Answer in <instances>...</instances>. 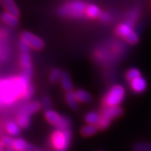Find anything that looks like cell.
<instances>
[{
  "label": "cell",
  "instance_id": "9",
  "mask_svg": "<svg viewBox=\"0 0 151 151\" xmlns=\"http://www.w3.org/2000/svg\"><path fill=\"white\" fill-rule=\"evenodd\" d=\"M40 109H41V104L39 102H30V103H28V104L24 106L23 108L21 110V113H26L27 115L31 116L39 111Z\"/></svg>",
  "mask_w": 151,
  "mask_h": 151
},
{
  "label": "cell",
  "instance_id": "18",
  "mask_svg": "<svg viewBox=\"0 0 151 151\" xmlns=\"http://www.w3.org/2000/svg\"><path fill=\"white\" fill-rule=\"evenodd\" d=\"M76 96L77 98V100L80 103L87 104L92 100V96L90 93L83 90H78L75 91Z\"/></svg>",
  "mask_w": 151,
  "mask_h": 151
},
{
  "label": "cell",
  "instance_id": "20",
  "mask_svg": "<svg viewBox=\"0 0 151 151\" xmlns=\"http://www.w3.org/2000/svg\"><path fill=\"white\" fill-rule=\"evenodd\" d=\"M98 128L97 125H90V124H87V125L83 127L80 130V133L83 137H90V136H93L94 134L97 133Z\"/></svg>",
  "mask_w": 151,
  "mask_h": 151
},
{
  "label": "cell",
  "instance_id": "32",
  "mask_svg": "<svg viewBox=\"0 0 151 151\" xmlns=\"http://www.w3.org/2000/svg\"><path fill=\"white\" fill-rule=\"evenodd\" d=\"M138 16H139V12H137V10H136V9L132 10V11H130V12H129V18H128L127 21H129V22H132V23L134 24V22H135V21L137 20Z\"/></svg>",
  "mask_w": 151,
  "mask_h": 151
},
{
  "label": "cell",
  "instance_id": "10",
  "mask_svg": "<svg viewBox=\"0 0 151 151\" xmlns=\"http://www.w3.org/2000/svg\"><path fill=\"white\" fill-rule=\"evenodd\" d=\"M1 19L5 24L11 26V27H16L19 24V17L9 13L7 12H2L1 15Z\"/></svg>",
  "mask_w": 151,
  "mask_h": 151
},
{
  "label": "cell",
  "instance_id": "5",
  "mask_svg": "<svg viewBox=\"0 0 151 151\" xmlns=\"http://www.w3.org/2000/svg\"><path fill=\"white\" fill-rule=\"evenodd\" d=\"M21 41L26 42L31 49L41 50L44 47V42L41 38L28 31H24L21 34Z\"/></svg>",
  "mask_w": 151,
  "mask_h": 151
},
{
  "label": "cell",
  "instance_id": "8",
  "mask_svg": "<svg viewBox=\"0 0 151 151\" xmlns=\"http://www.w3.org/2000/svg\"><path fill=\"white\" fill-rule=\"evenodd\" d=\"M147 86V81L143 76H139V78H137L130 83V87H131L132 90L137 93H141L145 91Z\"/></svg>",
  "mask_w": 151,
  "mask_h": 151
},
{
  "label": "cell",
  "instance_id": "35",
  "mask_svg": "<svg viewBox=\"0 0 151 151\" xmlns=\"http://www.w3.org/2000/svg\"><path fill=\"white\" fill-rule=\"evenodd\" d=\"M25 151H36V147L34 145H32V144H31V143H28L27 147H26V149Z\"/></svg>",
  "mask_w": 151,
  "mask_h": 151
},
{
  "label": "cell",
  "instance_id": "4",
  "mask_svg": "<svg viewBox=\"0 0 151 151\" xmlns=\"http://www.w3.org/2000/svg\"><path fill=\"white\" fill-rule=\"evenodd\" d=\"M125 97V89L121 85H114L104 96V106H118Z\"/></svg>",
  "mask_w": 151,
  "mask_h": 151
},
{
  "label": "cell",
  "instance_id": "6",
  "mask_svg": "<svg viewBox=\"0 0 151 151\" xmlns=\"http://www.w3.org/2000/svg\"><path fill=\"white\" fill-rule=\"evenodd\" d=\"M123 113V109L119 106H104L100 113V116L112 121L113 119L120 116Z\"/></svg>",
  "mask_w": 151,
  "mask_h": 151
},
{
  "label": "cell",
  "instance_id": "14",
  "mask_svg": "<svg viewBox=\"0 0 151 151\" xmlns=\"http://www.w3.org/2000/svg\"><path fill=\"white\" fill-rule=\"evenodd\" d=\"M65 99H66V104L70 106V109H72L73 110H76V109H78V106H79L78 103H79V101H78L77 98L76 96L75 92H66V96H65Z\"/></svg>",
  "mask_w": 151,
  "mask_h": 151
},
{
  "label": "cell",
  "instance_id": "33",
  "mask_svg": "<svg viewBox=\"0 0 151 151\" xmlns=\"http://www.w3.org/2000/svg\"><path fill=\"white\" fill-rule=\"evenodd\" d=\"M30 49L31 48L26 43V42L20 41L19 42V50L22 53H29Z\"/></svg>",
  "mask_w": 151,
  "mask_h": 151
},
{
  "label": "cell",
  "instance_id": "16",
  "mask_svg": "<svg viewBox=\"0 0 151 151\" xmlns=\"http://www.w3.org/2000/svg\"><path fill=\"white\" fill-rule=\"evenodd\" d=\"M16 122L19 126V127L21 129L27 128L29 126L30 122H31V120H30V116L20 112L17 115V116H16Z\"/></svg>",
  "mask_w": 151,
  "mask_h": 151
},
{
  "label": "cell",
  "instance_id": "23",
  "mask_svg": "<svg viewBox=\"0 0 151 151\" xmlns=\"http://www.w3.org/2000/svg\"><path fill=\"white\" fill-rule=\"evenodd\" d=\"M27 144L28 143L25 139H22V138H16L14 139L12 148L16 151H25L26 147H27Z\"/></svg>",
  "mask_w": 151,
  "mask_h": 151
},
{
  "label": "cell",
  "instance_id": "27",
  "mask_svg": "<svg viewBox=\"0 0 151 151\" xmlns=\"http://www.w3.org/2000/svg\"><path fill=\"white\" fill-rule=\"evenodd\" d=\"M125 40L128 43L135 45V44H137V42H139V36H138V34L137 32L133 31V32H132L131 33L129 34L127 37L126 38Z\"/></svg>",
  "mask_w": 151,
  "mask_h": 151
},
{
  "label": "cell",
  "instance_id": "17",
  "mask_svg": "<svg viewBox=\"0 0 151 151\" xmlns=\"http://www.w3.org/2000/svg\"><path fill=\"white\" fill-rule=\"evenodd\" d=\"M86 16L91 19L99 18L102 12L100 9L97 6L93 4H89L86 6Z\"/></svg>",
  "mask_w": 151,
  "mask_h": 151
},
{
  "label": "cell",
  "instance_id": "26",
  "mask_svg": "<svg viewBox=\"0 0 151 151\" xmlns=\"http://www.w3.org/2000/svg\"><path fill=\"white\" fill-rule=\"evenodd\" d=\"M13 142H14V139L12 137L5 136L1 139V146L6 148H10V147H12Z\"/></svg>",
  "mask_w": 151,
  "mask_h": 151
},
{
  "label": "cell",
  "instance_id": "36",
  "mask_svg": "<svg viewBox=\"0 0 151 151\" xmlns=\"http://www.w3.org/2000/svg\"><path fill=\"white\" fill-rule=\"evenodd\" d=\"M5 151H16L12 147H10V148H6V150Z\"/></svg>",
  "mask_w": 151,
  "mask_h": 151
},
{
  "label": "cell",
  "instance_id": "19",
  "mask_svg": "<svg viewBox=\"0 0 151 151\" xmlns=\"http://www.w3.org/2000/svg\"><path fill=\"white\" fill-rule=\"evenodd\" d=\"M100 119V113L95 111H91L86 113L85 116V121L90 125H97Z\"/></svg>",
  "mask_w": 151,
  "mask_h": 151
},
{
  "label": "cell",
  "instance_id": "24",
  "mask_svg": "<svg viewBox=\"0 0 151 151\" xmlns=\"http://www.w3.org/2000/svg\"><path fill=\"white\" fill-rule=\"evenodd\" d=\"M70 126H71V122L67 117L62 116L61 119H60L59 123H57V125L56 126L57 129H70Z\"/></svg>",
  "mask_w": 151,
  "mask_h": 151
},
{
  "label": "cell",
  "instance_id": "30",
  "mask_svg": "<svg viewBox=\"0 0 151 151\" xmlns=\"http://www.w3.org/2000/svg\"><path fill=\"white\" fill-rule=\"evenodd\" d=\"M34 91H35V90H34L33 86H32V84H29V85L27 86V88H26V92H25V94H24L23 99H30V98L32 96V95H33Z\"/></svg>",
  "mask_w": 151,
  "mask_h": 151
},
{
  "label": "cell",
  "instance_id": "12",
  "mask_svg": "<svg viewBox=\"0 0 151 151\" xmlns=\"http://www.w3.org/2000/svg\"><path fill=\"white\" fill-rule=\"evenodd\" d=\"M61 117L62 116H60L57 112H56L53 109H49L45 111V118H46L48 123H50L52 125H57V123H59Z\"/></svg>",
  "mask_w": 151,
  "mask_h": 151
},
{
  "label": "cell",
  "instance_id": "1",
  "mask_svg": "<svg viewBox=\"0 0 151 151\" xmlns=\"http://www.w3.org/2000/svg\"><path fill=\"white\" fill-rule=\"evenodd\" d=\"M29 85V83L19 75L9 79H2L0 83L1 104L10 105L18 99H23V96Z\"/></svg>",
  "mask_w": 151,
  "mask_h": 151
},
{
  "label": "cell",
  "instance_id": "11",
  "mask_svg": "<svg viewBox=\"0 0 151 151\" xmlns=\"http://www.w3.org/2000/svg\"><path fill=\"white\" fill-rule=\"evenodd\" d=\"M2 3L4 6L6 12H9L10 14L19 17L20 15V12L19 8L13 0H2Z\"/></svg>",
  "mask_w": 151,
  "mask_h": 151
},
{
  "label": "cell",
  "instance_id": "22",
  "mask_svg": "<svg viewBox=\"0 0 151 151\" xmlns=\"http://www.w3.org/2000/svg\"><path fill=\"white\" fill-rule=\"evenodd\" d=\"M139 76H141V73L137 68H131V69H129L127 72V73H126V79L129 83H131L132 81L135 80L137 78H139Z\"/></svg>",
  "mask_w": 151,
  "mask_h": 151
},
{
  "label": "cell",
  "instance_id": "34",
  "mask_svg": "<svg viewBox=\"0 0 151 151\" xmlns=\"http://www.w3.org/2000/svg\"><path fill=\"white\" fill-rule=\"evenodd\" d=\"M42 106L43 107L46 108V109H50V106H51V99L49 96H45L43 98H42Z\"/></svg>",
  "mask_w": 151,
  "mask_h": 151
},
{
  "label": "cell",
  "instance_id": "21",
  "mask_svg": "<svg viewBox=\"0 0 151 151\" xmlns=\"http://www.w3.org/2000/svg\"><path fill=\"white\" fill-rule=\"evenodd\" d=\"M20 65L23 70L32 68V58L29 53H22L20 55Z\"/></svg>",
  "mask_w": 151,
  "mask_h": 151
},
{
  "label": "cell",
  "instance_id": "3",
  "mask_svg": "<svg viewBox=\"0 0 151 151\" xmlns=\"http://www.w3.org/2000/svg\"><path fill=\"white\" fill-rule=\"evenodd\" d=\"M72 139L70 129H56L51 135V145L55 151H67Z\"/></svg>",
  "mask_w": 151,
  "mask_h": 151
},
{
  "label": "cell",
  "instance_id": "25",
  "mask_svg": "<svg viewBox=\"0 0 151 151\" xmlns=\"http://www.w3.org/2000/svg\"><path fill=\"white\" fill-rule=\"evenodd\" d=\"M62 75V71L60 70H59L58 68H54L53 70L51 71L50 75V80L51 83H55L59 80H60V77H61Z\"/></svg>",
  "mask_w": 151,
  "mask_h": 151
},
{
  "label": "cell",
  "instance_id": "2",
  "mask_svg": "<svg viewBox=\"0 0 151 151\" xmlns=\"http://www.w3.org/2000/svg\"><path fill=\"white\" fill-rule=\"evenodd\" d=\"M86 6H87L85 4V2L80 0H76L60 6L57 12L59 16L62 17L83 18L84 16H86Z\"/></svg>",
  "mask_w": 151,
  "mask_h": 151
},
{
  "label": "cell",
  "instance_id": "28",
  "mask_svg": "<svg viewBox=\"0 0 151 151\" xmlns=\"http://www.w3.org/2000/svg\"><path fill=\"white\" fill-rule=\"evenodd\" d=\"M111 120L106 119L105 117H103L100 116V119H99V123L97 124V127L99 129H105L107 127H109L110 123H111Z\"/></svg>",
  "mask_w": 151,
  "mask_h": 151
},
{
  "label": "cell",
  "instance_id": "13",
  "mask_svg": "<svg viewBox=\"0 0 151 151\" xmlns=\"http://www.w3.org/2000/svg\"><path fill=\"white\" fill-rule=\"evenodd\" d=\"M60 82H61V86L63 88V90L66 92L73 91V83L70 77V75L67 72H62L61 77H60Z\"/></svg>",
  "mask_w": 151,
  "mask_h": 151
},
{
  "label": "cell",
  "instance_id": "7",
  "mask_svg": "<svg viewBox=\"0 0 151 151\" xmlns=\"http://www.w3.org/2000/svg\"><path fill=\"white\" fill-rule=\"evenodd\" d=\"M133 25L134 24L127 20L125 22L119 24V26L116 27V33L119 36H120V37L125 40L129 34L131 33L132 32H133Z\"/></svg>",
  "mask_w": 151,
  "mask_h": 151
},
{
  "label": "cell",
  "instance_id": "31",
  "mask_svg": "<svg viewBox=\"0 0 151 151\" xmlns=\"http://www.w3.org/2000/svg\"><path fill=\"white\" fill-rule=\"evenodd\" d=\"M111 15L109 14V12H102L101 15L99 16V19L100 21L103 22H105V23H107L111 21Z\"/></svg>",
  "mask_w": 151,
  "mask_h": 151
},
{
  "label": "cell",
  "instance_id": "15",
  "mask_svg": "<svg viewBox=\"0 0 151 151\" xmlns=\"http://www.w3.org/2000/svg\"><path fill=\"white\" fill-rule=\"evenodd\" d=\"M19 126L17 124L16 122L14 121H8L5 124V129L10 136L16 137L20 133Z\"/></svg>",
  "mask_w": 151,
  "mask_h": 151
},
{
  "label": "cell",
  "instance_id": "29",
  "mask_svg": "<svg viewBox=\"0 0 151 151\" xmlns=\"http://www.w3.org/2000/svg\"><path fill=\"white\" fill-rule=\"evenodd\" d=\"M135 151H151V143H137L134 147Z\"/></svg>",
  "mask_w": 151,
  "mask_h": 151
}]
</instances>
